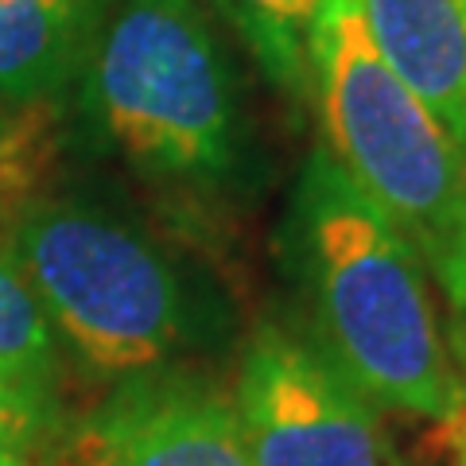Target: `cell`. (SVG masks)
Here are the masks:
<instances>
[{"label": "cell", "instance_id": "14", "mask_svg": "<svg viewBox=\"0 0 466 466\" xmlns=\"http://www.w3.org/2000/svg\"><path fill=\"white\" fill-rule=\"evenodd\" d=\"M451 424H459V428H462V431H459V459H455V466H466V412L455 416Z\"/></svg>", "mask_w": 466, "mask_h": 466}, {"label": "cell", "instance_id": "10", "mask_svg": "<svg viewBox=\"0 0 466 466\" xmlns=\"http://www.w3.org/2000/svg\"><path fill=\"white\" fill-rule=\"evenodd\" d=\"M0 381L47 400L55 385V330L8 253H0Z\"/></svg>", "mask_w": 466, "mask_h": 466}, {"label": "cell", "instance_id": "5", "mask_svg": "<svg viewBox=\"0 0 466 466\" xmlns=\"http://www.w3.org/2000/svg\"><path fill=\"white\" fill-rule=\"evenodd\" d=\"M229 392L249 466H385L373 404L296 334L257 330Z\"/></svg>", "mask_w": 466, "mask_h": 466}, {"label": "cell", "instance_id": "4", "mask_svg": "<svg viewBox=\"0 0 466 466\" xmlns=\"http://www.w3.org/2000/svg\"><path fill=\"white\" fill-rule=\"evenodd\" d=\"M90 101L156 179L214 183L238 159L233 78L198 0H121L90 55Z\"/></svg>", "mask_w": 466, "mask_h": 466}, {"label": "cell", "instance_id": "2", "mask_svg": "<svg viewBox=\"0 0 466 466\" xmlns=\"http://www.w3.org/2000/svg\"><path fill=\"white\" fill-rule=\"evenodd\" d=\"M311 94L327 152L397 222L447 291L466 233V159L389 66L361 0H323L311 32Z\"/></svg>", "mask_w": 466, "mask_h": 466}, {"label": "cell", "instance_id": "7", "mask_svg": "<svg viewBox=\"0 0 466 466\" xmlns=\"http://www.w3.org/2000/svg\"><path fill=\"white\" fill-rule=\"evenodd\" d=\"M389 66L466 159V0H361Z\"/></svg>", "mask_w": 466, "mask_h": 466}, {"label": "cell", "instance_id": "8", "mask_svg": "<svg viewBox=\"0 0 466 466\" xmlns=\"http://www.w3.org/2000/svg\"><path fill=\"white\" fill-rule=\"evenodd\" d=\"M106 0H0V101L39 109L90 63Z\"/></svg>", "mask_w": 466, "mask_h": 466}, {"label": "cell", "instance_id": "13", "mask_svg": "<svg viewBox=\"0 0 466 466\" xmlns=\"http://www.w3.org/2000/svg\"><path fill=\"white\" fill-rule=\"evenodd\" d=\"M451 303H455V311L466 319V233H462V253H459V268H455V280L447 288Z\"/></svg>", "mask_w": 466, "mask_h": 466}, {"label": "cell", "instance_id": "12", "mask_svg": "<svg viewBox=\"0 0 466 466\" xmlns=\"http://www.w3.org/2000/svg\"><path fill=\"white\" fill-rule=\"evenodd\" d=\"M43 164L35 128L0 116V218L12 222L24 202H32V187Z\"/></svg>", "mask_w": 466, "mask_h": 466}, {"label": "cell", "instance_id": "3", "mask_svg": "<svg viewBox=\"0 0 466 466\" xmlns=\"http://www.w3.org/2000/svg\"><path fill=\"white\" fill-rule=\"evenodd\" d=\"M8 257L90 370L128 381L167 370L191 346L195 311L179 268L121 218L32 198L8 222Z\"/></svg>", "mask_w": 466, "mask_h": 466}, {"label": "cell", "instance_id": "11", "mask_svg": "<svg viewBox=\"0 0 466 466\" xmlns=\"http://www.w3.org/2000/svg\"><path fill=\"white\" fill-rule=\"evenodd\" d=\"M55 435V404L0 381V466H39Z\"/></svg>", "mask_w": 466, "mask_h": 466}, {"label": "cell", "instance_id": "1", "mask_svg": "<svg viewBox=\"0 0 466 466\" xmlns=\"http://www.w3.org/2000/svg\"><path fill=\"white\" fill-rule=\"evenodd\" d=\"M284 253L311 346L370 404L435 424L466 412L424 257L327 148H315L296 179Z\"/></svg>", "mask_w": 466, "mask_h": 466}, {"label": "cell", "instance_id": "9", "mask_svg": "<svg viewBox=\"0 0 466 466\" xmlns=\"http://www.w3.org/2000/svg\"><path fill=\"white\" fill-rule=\"evenodd\" d=\"M226 24L253 51L260 75L288 97L311 90V32L323 0H214Z\"/></svg>", "mask_w": 466, "mask_h": 466}, {"label": "cell", "instance_id": "6", "mask_svg": "<svg viewBox=\"0 0 466 466\" xmlns=\"http://www.w3.org/2000/svg\"><path fill=\"white\" fill-rule=\"evenodd\" d=\"M66 466H249L233 392L198 373H144L75 431Z\"/></svg>", "mask_w": 466, "mask_h": 466}]
</instances>
